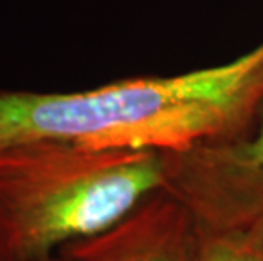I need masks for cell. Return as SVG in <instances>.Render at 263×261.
I'll list each match as a JSON object with an SVG mask.
<instances>
[{
  "mask_svg": "<svg viewBox=\"0 0 263 261\" xmlns=\"http://www.w3.org/2000/svg\"><path fill=\"white\" fill-rule=\"evenodd\" d=\"M166 193L200 229H231L263 220V104L253 126L229 141L163 153Z\"/></svg>",
  "mask_w": 263,
  "mask_h": 261,
  "instance_id": "cell-3",
  "label": "cell"
},
{
  "mask_svg": "<svg viewBox=\"0 0 263 261\" xmlns=\"http://www.w3.org/2000/svg\"><path fill=\"white\" fill-rule=\"evenodd\" d=\"M163 153L31 143L0 151V261H51L163 188Z\"/></svg>",
  "mask_w": 263,
  "mask_h": 261,
  "instance_id": "cell-2",
  "label": "cell"
},
{
  "mask_svg": "<svg viewBox=\"0 0 263 261\" xmlns=\"http://www.w3.org/2000/svg\"><path fill=\"white\" fill-rule=\"evenodd\" d=\"M194 261H263V220L231 229H200Z\"/></svg>",
  "mask_w": 263,
  "mask_h": 261,
  "instance_id": "cell-5",
  "label": "cell"
},
{
  "mask_svg": "<svg viewBox=\"0 0 263 261\" xmlns=\"http://www.w3.org/2000/svg\"><path fill=\"white\" fill-rule=\"evenodd\" d=\"M197 224L165 190L155 192L124 219L88 239L61 248L58 261H194Z\"/></svg>",
  "mask_w": 263,
  "mask_h": 261,
  "instance_id": "cell-4",
  "label": "cell"
},
{
  "mask_svg": "<svg viewBox=\"0 0 263 261\" xmlns=\"http://www.w3.org/2000/svg\"><path fill=\"white\" fill-rule=\"evenodd\" d=\"M51 261H58V259H57V258H54V259H51Z\"/></svg>",
  "mask_w": 263,
  "mask_h": 261,
  "instance_id": "cell-6",
  "label": "cell"
},
{
  "mask_svg": "<svg viewBox=\"0 0 263 261\" xmlns=\"http://www.w3.org/2000/svg\"><path fill=\"white\" fill-rule=\"evenodd\" d=\"M263 104V39L228 63L80 92H0V151L31 143L173 153L229 141Z\"/></svg>",
  "mask_w": 263,
  "mask_h": 261,
  "instance_id": "cell-1",
  "label": "cell"
}]
</instances>
